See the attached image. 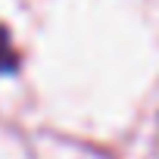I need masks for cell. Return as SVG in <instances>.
<instances>
[{
  "label": "cell",
  "mask_w": 159,
  "mask_h": 159,
  "mask_svg": "<svg viewBox=\"0 0 159 159\" xmlns=\"http://www.w3.org/2000/svg\"><path fill=\"white\" fill-rule=\"evenodd\" d=\"M13 66H16V53H13V44H10L7 28L0 25V72H10Z\"/></svg>",
  "instance_id": "obj_1"
}]
</instances>
